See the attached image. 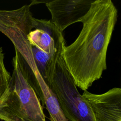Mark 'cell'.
<instances>
[{
	"label": "cell",
	"instance_id": "cell-1",
	"mask_svg": "<svg viewBox=\"0 0 121 121\" xmlns=\"http://www.w3.org/2000/svg\"><path fill=\"white\" fill-rule=\"evenodd\" d=\"M111 0H96L81 22L75 41L63 47L61 55L77 87L87 90L107 69L106 55L117 20Z\"/></svg>",
	"mask_w": 121,
	"mask_h": 121
},
{
	"label": "cell",
	"instance_id": "cell-2",
	"mask_svg": "<svg viewBox=\"0 0 121 121\" xmlns=\"http://www.w3.org/2000/svg\"><path fill=\"white\" fill-rule=\"evenodd\" d=\"M13 70L1 98L0 119L4 121H46L43 107L32 87L22 56L15 49Z\"/></svg>",
	"mask_w": 121,
	"mask_h": 121
},
{
	"label": "cell",
	"instance_id": "cell-3",
	"mask_svg": "<svg viewBox=\"0 0 121 121\" xmlns=\"http://www.w3.org/2000/svg\"><path fill=\"white\" fill-rule=\"evenodd\" d=\"M51 88L69 121H95L88 102L79 93L61 54L56 64Z\"/></svg>",
	"mask_w": 121,
	"mask_h": 121
},
{
	"label": "cell",
	"instance_id": "cell-4",
	"mask_svg": "<svg viewBox=\"0 0 121 121\" xmlns=\"http://www.w3.org/2000/svg\"><path fill=\"white\" fill-rule=\"evenodd\" d=\"M94 0H53L45 5L51 15V22L62 32L75 23L81 22Z\"/></svg>",
	"mask_w": 121,
	"mask_h": 121
},
{
	"label": "cell",
	"instance_id": "cell-5",
	"mask_svg": "<svg viewBox=\"0 0 121 121\" xmlns=\"http://www.w3.org/2000/svg\"><path fill=\"white\" fill-rule=\"evenodd\" d=\"M33 29L27 35V40L34 46L49 54H54L66 45L61 32L51 21L32 18Z\"/></svg>",
	"mask_w": 121,
	"mask_h": 121
},
{
	"label": "cell",
	"instance_id": "cell-6",
	"mask_svg": "<svg viewBox=\"0 0 121 121\" xmlns=\"http://www.w3.org/2000/svg\"><path fill=\"white\" fill-rule=\"evenodd\" d=\"M95 121H121V88H112L102 94L84 91Z\"/></svg>",
	"mask_w": 121,
	"mask_h": 121
},
{
	"label": "cell",
	"instance_id": "cell-7",
	"mask_svg": "<svg viewBox=\"0 0 121 121\" xmlns=\"http://www.w3.org/2000/svg\"><path fill=\"white\" fill-rule=\"evenodd\" d=\"M31 51L37 71L45 83L51 88L56 64L61 54L62 49L52 55L32 46Z\"/></svg>",
	"mask_w": 121,
	"mask_h": 121
},
{
	"label": "cell",
	"instance_id": "cell-8",
	"mask_svg": "<svg viewBox=\"0 0 121 121\" xmlns=\"http://www.w3.org/2000/svg\"><path fill=\"white\" fill-rule=\"evenodd\" d=\"M4 54L0 48V98L9 85L11 75L6 69L4 63Z\"/></svg>",
	"mask_w": 121,
	"mask_h": 121
},
{
	"label": "cell",
	"instance_id": "cell-9",
	"mask_svg": "<svg viewBox=\"0 0 121 121\" xmlns=\"http://www.w3.org/2000/svg\"><path fill=\"white\" fill-rule=\"evenodd\" d=\"M2 100H1V99L0 98V108H1V106H2Z\"/></svg>",
	"mask_w": 121,
	"mask_h": 121
}]
</instances>
